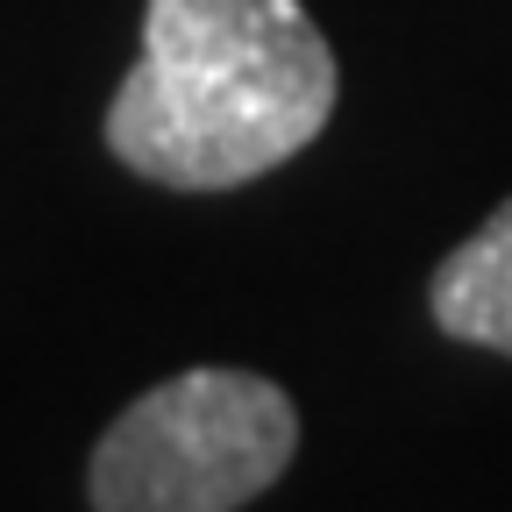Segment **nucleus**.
Here are the masks:
<instances>
[{"label":"nucleus","mask_w":512,"mask_h":512,"mask_svg":"<svg viewBox=\"0 0 512 512\" xmlns=\"http://www.w3.org/2000/svg\"><path fill=\"white\" fill-rule=\"evenodd\" d=\"M342 64L299 0H150L107 150L164 192H235L335 121Z\"/></svg>","instance_id":"1"},{"label":"nucleus","mask_w":512,"mask_h":512,"mask_svg":"<svg viewBox=\"0 0 512 512\" xmlns=\"http://www.w3.org/2000/svg\"><path fill=\"white\" fill-rule=\"evenodd\" d=\"M299 456L285 384L200 363L121 406L86 463L93 512H242Z\"/></svg>","instance_id":"2"},{"label":"nucleus","mask_w":512,"mask_h":512,"mask_svg":"<svg viewBox=\"0 0 512 512\" xmlns=\"http://www.w3.org/2000/svg\"><path fill=\"white\" fill-rule=\"evenodd\" d=\"M427 313L441 335L477 342L491 356H512V200L434 264Z\"/></svg>","instance_id":"3"}]
</instances>
